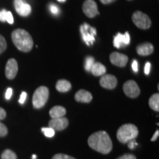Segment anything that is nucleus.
I'll return each mask as SVG.
<instances>
[{
	"mask_svg": "<svg viewBox=\"0 0 159 159\" xmlns=\"http://www.w3.org/2000/svg\"><path fill=\"white\" fill-rule=\"evenodd\" d=\"M89 147L102 154H108L112 150V141L105 131H98L91 134L88 139Z\"/></svg>",
	"mask_w": 159,
	"mask_h": 159,
	"instance_id": "1",
	"label": "nucleus"
},
{
	"mask_svg": "<svg viewBox=\"0 0 159 159\" xmlns=\"http://www.w3.org/2000/svg\"><path fill=\"white\" fill-rule=\"evenodd\" d=\"M12 41L20 51L30 52L33 48V41L28 32L23 29H16L12 33Z\"/></svg>",
	"mask_w": 159,
	"mask_h": 159,
	"instance_id": "2",
	"label": "nucleus"
},
{
	"mask_svg": "<svg viewBox=\"0 0 159 159\" xmlns=\"http://www.w3.org/2000/svg\"><path fill=\"white\" fill-rule=\"evenodd\" d=\"M139 130L136 125L133 124H125L117 130L116 137L121 143L125 144L138 136Z\"/></svg>",
	"mask_w": 159,
	"mask_h": 159,
	"instance_id": "3",
	"label": "nucleus"
},
{
	"mask_svg": "<svg viewBox=\"0 0 159 159\" xmlns=\"http://www.w3.org/2000/svg\"><path fill=\"white\" fill-rule=\"evenodd\" d=\"M49 91L47 87L40 86L35 91L33 96V105L35 108H41L49 99Z\"/></svg>",
	"mask_w": 159,
	"mask_h": 159,
	"instance_id": "4",
	"label": "nucleus"
},
{
	"mask_svg": "<svg viewBox=\"0 0 159 159\" xmlns=\"http://www.w3.org/2000/svg\"><path fill=\"white\" fill-rule=\"evenodd\" d=\"M132 21L139 28L148 30L150 27L152 21L150 17L141 11H136L132 16Z\"/></svg>",
	"mask_w": 159,
	"mask_h": 159,
	"instance_id": "5",
	"label": "nucleus"
},
{
	"mask_svg": "<svg viewBox=\"0 0 159 159\" xmlns=\"http://www.w3.org/2000/svg\"><path fill=\"white\" fill-rule=\"evenodd\" d=\"M80 30L84 42L88 46L92 45L95 41V36L97 35L96 29L91 27L87 23H84L80 26Z\"/></svg>",
	"mask_w": 159,
	"mask_h": 159,
	"instance_id": "6",
	"label": "nucleus"
},
{
	"mask_svg": "<svg viewBox=\"0 0 159 159\" xmlns=\"http://www.w3.org/2000/svg\"><path fill=\"white\" fill-rule=\"evenodd\" d=\"M123 91L130 98H136L140 94V89L134 80H128L123 85Z\"/></svg>",
	"mask_w": 159,
	"mask_h": 159,
	"instance_id": "7",
	"label": "nucleus"
},
{
	"mask_svg": "<svg viewBox=\"0 0 159 159\" xmlns=\"http://www.w3.org/2000/svg\"><path fill=\"white\" fill-rule=\"evenodd\" d=\"M83 11L89 18H94L99 14L97 5L94 0H85L83 5Z\"/></svg>",
	"mask_w": 159,
	"mask_h": 159,
	"instance_id": "8",
	"label": "nucleus"
},
{
	"mask_svg": "<svg viewBox=\"0 0 159 159\" xmlns=\"http://www.w3.org/2000/svg\"><path fill=\"white\" fill-rule=\"evenodd\" d=\"M14 7L17 13L23 17L28 16L31 13V6L25 0H14Z\"/></svg>",
	"mask_w": 159,
	"mask_h": 159,
	"instance_id": "9",
	"label": "nucleus"
},
{
	"mask_svg": "<svg viewBox=\"0 0 159 159\" xmlns=\"http://www.w3.org/2000/svg\"><path fill=\"white\" fill-rule=\"evenodd\" d=\"M18 72V63L14 58L7 61L5 66V75L7 79L13 80L16 76Z\"/></svg>",
	"mask_w": 159,
	"mask_h": 159,
	"instance_id": "10",
	"label": "nucleus"
},
{
	"mask_svg": "<svg viewBox=\"0 0 159 159\" xmlns=\"http://www.w3.org/2000/svg\"><path fill=\"white\" fill-rule=\"evenodd\" d=\"M110 61L112 64L116 66L124 67L128 63V57L127 55L122 54V53L114 52L110 55Z\"/></svg>",
	"mask_w": 159,
	"mask_h": 159,
	"instance_id": "11",
	"label": "nucleus"
},
{
	"mask_svg": "<svg viewBox=\"0 0 159 159\" xmlns=\"http://www.w3.org/2000/svg\"><path fill=\"white\" fill-rule=\"evenodd\" d=\"M69 120L66 117L52 119L49 122V127L54 130H63L68 127Z\"/></svg>",
	"mask_w": 159,
	"mask_h": 159,
	"instance_id": "12",
	"label": "nucleus"
},
{
	"mask_svg": "<svg viewBox=\"0 0 159 159\" xmlns=\"http://www.w3.org/2000/svg\"><path fill=\"white\" fill-rule=\"evenodd\" d=\"M100 85L107 89H114L117 85V79L112 75H104L99 80Z\"/></svg>",
	"mask_w": 159,
	"mask_h": 159,
	"instance_id": "13",
	"label": "nucleus"
},
{
	"mask_svg": "<svg viewBox=\"0 0 159 159\" xmlns=\"http://www.w3.org/2000/svg\"><path fill=\"white\" fill-rule=\"evenodd\" d=\"M130 42V37L129 33L127 32L125 34L118 33L114 39V45L117 49L121 48L124 46L128 45Z\"/></svg>",
	"mask_w": 159,
	"mask_h": 159,
	"instance_id": "14",
	"label": "nucleus"
},
{
	"mask_svg": "<svg viewBox=\"0 0 159 159\" xmlns=\"http://www.w3.org/2000/svg\"><path fill=\"white\" fill-rule=\"evenodd\" d=\"M154 47L152 43H144L139 44L136 47V52L139 55L142 56H148L153 52Z\"/></svg>",
	"mask_w": 159,
	"mask_h": 159,
	"instance_id": "15",
	"label": "nucleus"
},
{
	"mask_svg": "<svg viewBox=\"0 0 159 159\" xmlns=\"http://www.w3.org/2000/svg\"><path fill=\"white\" fill-rule=\"evenodd\" d=\"M92 95L89 91L81 89L75 94V99L77 102L89 103L92 100Z\"/></svg>",
	"mask_w": 159,
	"mask_h": 159,
	"instance_id": "16",
	"label": "nucleus"
},
{
	"mask_svg": "<svg viewBox=\"0 0 159 159\" xmlns=\"http://www.w3.org/2000/svg\"><path fill=\"white\" fill-rule=\"evenodd\" d=\"M66 114V110L65 108H63V106H61V105L54 106L49 111V116L52 119L63 117Z\"/></svg>",
	"mask_w": 159,
	"mask_h": 159,
	"instance_id": "17",
	"label": "nucleus"
},
{
	"mask_svg": "<svg viewBox=\"0 0 159 159\" xmlns=\"http://www.w3.org/2000/svg\"><path fill=\"white\" fill-rule=\"evenodd\" d=\"M91 71L94 76H102L106 72V68L101 63L97 62L93 64L92 67L91 69Z\"/></svg>",
	"mask_w": 159,
	"mask_h": 159,
	"instance_id": "18",
	"label": "nucleus"
},
{
	"mask_svg": "<svg viewBox=\"0 0 159 159\" xmlns=\"http://www.w3.org/2000/svg\"><path fill=\"white\" fill-rule=\"evenodd\" d=\"M56 89L60 92L65 93L69 91L71 89V84L66 80H59L56 83Z\"/></svg>",
	"mask_w": 159,
	"mask_h": 159,
	"instance_id": "19",
	"label": "nucleus"
},
{
	"mask_svg": "<svg viewBox=\"0 0 159 159\" xmlns=\"http://www.w3.org/2000/svg\"><path fill=\"white\" fill-rule=\"evenodd\" d=\"M0 21H7V23L13 24L14 22V19H13V14L11 11H7L6 10H2V11H0Z\"/></svg>",
	"mask_w": 159,
	"mask_h": 159,
	"instance_id": "20",
	"label": "nucleus"
},
{
	"mask_svg": "<svg viewBox=\"0 0 159 159\" xmlns=\"http://www.w3.org/2000/svg\"><path fill=\"white\" fill-rule=\"evenodd\" d=\"M149 105L152 110L158 112L159 111V94H154L149 99Z\"/></svg>",
	"mask_w": 159,
	"mask_h": 159,
	"instance_id": "21",
	"label": "nucleus"
},
{
	"mask_svg": "<svg viewBox=\"0 0 159 159\" xmlns=\"http://www.w3.org/2000/svg\"><path fill=\"white\" fill-rule=\"evenodd\" d=\"M2 159H17L16 154L11 150H5L1 156Z\"/></svg>",
	"mask_w": 159,
	"mask_h": 159,
	"instance_id": "22",
	"label": "nucleus"
},
{
	"mask_svg": "<svg viewBox=\"0 0 159 159\" xmlns=\"http://www.w3.org/2000/svg\"><path fill=\"white\" fill-rule=\"evenodd\" d=\"M94 63L95 62H94V57H92L91 56L87 57L86 58H85V70L88 71H90L91 67H92V66Z\"/></svg>",
	"mask_w": 159,
	"mask_h": 159,
	"instance_id": "23",
	"label": "nucleus"
},
{
	"mask_svg": "<svg viewBox=\"0 0 159 159\" xmlns=\"http://www.w3.org/2000/svg\"><path fill=\"white\" fill-rule=\"evenodd\" d=\"M41 130H42L43 134L47 137H49V138H51V137H53L55 136V130L52 128H49H49H41Z\"/></svg>",
	"mask_w": 159,
	"mask_h": 159,
	"instance_id": "24",
	"label": "nucleus"
},
{
	"mask_svg": "<svg viewBox=\"0 0 159 159\" xmlns=\"http://www.w3.org/2000/svg\"><path fill=\"white\" fill-rule=\"evenodd\" d=\"M7 48V43L2 35H0V55Z\"/></svg>",
	"mask_w": 159,
	"mask_h": 159,
	"instance_id": "25",
	"label": "nucleus"
},
{
	"mask_svg": "<svg viewBox=\"0 0 159 159\" xmlns=\"http://www.w3.org/2000/svg\"><path fill=\"white\" fill-rule=\"evenodd\" d=\"M52 159H76V158H75L74 157L68 156V155L63 154V153H58V154L55 155Z\"/></svg>",
	"mask_w": 159,
	"mask_h": 159,
	"instance_id": "26",
	"label": "nucleus"
},
{
	"mask_svg": "<svg viewBox=\"0 0 159 159\" xmlns=\"http://www.w3.org/2000/svg\"><path fill=\"white\" fill-rule=\"evenodd\" d=\"M7 133H8V130H7V127L2 123L0 122V137L5 136L7 134Z\"/></svg>",
	"mask_w": 159,
	"mask_h": 159,
	"instance_id": "27",
	"label": "nucleus"
},
{
	"mask_svg": "<svg viewBox=\"0 0 159 159\" xmlns=\"http://www.w3.org/2000/svg\"><path fill=\"white\" fill-rule=\"evenodd\" d=\"M49 10H50V12L52 14L54 15H57L59 13V8L57 7L56 5H51L49 6Z\"/></svg>",
	"mask_w": 159,
	"mask_h": 159,
	"instance_id": "28",
	"label": "nucleus"
},
{
	"mask_svg": "<svg viewBox=\"0 0 159 159\" xmlns=\"http://www.w3.org/2000/svg\"><path fill=\"white\" fill-rule=\"evenodd\" d=\"M117 159H136V156L132 154H125L123 156L119 157Z\"/></svg>",
	"mask_w": 159,
	"mask_h": 159,
	"instance_id": "29",
	"label": "nucleus"
},
{
	"mask_svg": "<svg viewBox=\"0 0 159 159\" xmlns=\"http://www.w3.org/2000/svg\"><path fill=\"white\" fill-rule=\"evenodd\" d=\"M26 98H27V93L25 92V91H23V92L21 93V97H20V99L19 100V103H21V104H24L26 100Z\"/></svg>",
	"mask_w": 159,
	"mask_h": 159,
	"instance_id": "30",
	"label": "nucleus"
},
{
	"mask_svg": "<svg viewBox=\"0 0 159 159\" xmlns=\"http://www.w3.org/2000/svg\"><path fill=\"white\" fill-rule=\"evenodd\" d=\"M12 94H13V90H12L11 88H8L7 89V91H6V93H5V98L6 99H10L11 98V96H12Z\"/></svg>",
	"mask_w": 159,
	"mask_h": 159,
	"instance_id": "31",
	"label": "nucleus"
},
{
	"mask_svg": "<svg viewBox=\"0 0 159 159\" xmlns=\"http://www.w3.org/2000/svg\"><path fill=\"white\" fill-rule=\"evenodd\" d=\"M150 68H151V64L150 62H147L146 65L144 66V73L147 75H148L150 74Z\"/></svg>",
	"mask_w": 159,
	"mask_h": 159,
	"instance_id": "32",
	"label": "nucleus"
},
{
	"mask_svg": "<svg viewBox=\"0 0 159 159\" xmlns=\"http://www.w3.org/2000/svg\"><path fill=\"white\" fill-rule=\"evenodd\" d=\"M128 148L130 149V150H133V149H134L135 146H136V145H138V144L136 142V141H135V139H133V140H130V142H128Z\"/></svg>",
	"mask_w": 159,
	"mask_h": 159,
	"instance_id": "33",
	"label": "nucleus"
},
{
	"mask_svg": "<svg viewBox=\"0 0 159 159\" xmlns=\"http://www.w3.org/2000/svg\"><path fill=\"white\" fill-rule=\"evenodd\" d=\"M138 62H137L136 60H134V61L132 62V68L133 70H134L135 72H137L139 69V66H138Z\"/></svg>",
	"mask_w": 159,
	"mask_h": 159,
	"instance_id": "34",
	"label": "nucleus"
},
{
	"mask_svg": "<svg viewBox=\"0 0 159 159\" xmlns=\"http://www.w3.org/2000/svg\"><path fill=\"white\" fill-rule=\"evenodd\" d=\"M6 117V112L2 108L0 107V120H2Z\"/></svg>",
	"mask_w": 159,
	"mask_h": 159,
	"instance_id": "35",
	"label": "nucleus"
},
{
	"mask_svg": "<svg viewBox=\"0 0 159 159\" xmlns=\"http://www.w3.org/2000/svg\"><path fill=\"white\" fill-rule=\"evenodd\" d=\"M158 136H159V131H158V130H157L156 131V133H155V134H154L153 136H152V139H151V141H152V142H154V141H156V139H158Z\"/></svg>",
	"mask_w": 159,
	"mask_h": 159,
	"instance_id": "36",
	"label": "nucleus"
},
{
	"mask_svg": "<svg viewBox=\"0 0 159 159\" xmlns=\"http://www.w3.org/2000/svg\"><path fill=\"white\" fill-rule=\"evenodd\" d=\"M99 1H100L102 4H104V5H108V4L112 3L113 2L116 1V0H99Z\"/></svg>",
	"mask_w": 159,
	"mask_h": 159,
	"instance_id": "37",
	"label": "nucleus"
},
{
	"mask_svg": "<svg viewBox=\"0 0 159 159\" xmlns=\"http://www.w3.org/2000/svg\"><path fill=\"white\" fill-rule=\"evenodd\" d=\"M32 158H33V159H36V156H35V155H33V156H32Z\"/></svg>",
	"mask_w": 159,
	"mask_h": 159,
	"instance_id": "38",
	"label": "nucleus"
},
{
	"mask_svg": "<svg viewBox=\"0 0 159 159\" xmlns=\"http://www.w3.org/2000/svg\"><path fill=\"white\" fill-rule=\"evenodd\" d=\"M57 1L60 2H66V0H57Z\"/></svg>",
	"mask_w": 159,
	"mask_h": 159,
	"instance_id": "39",
	"label": "nucleus"
}]
</instances>
